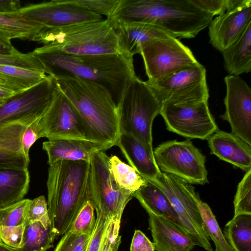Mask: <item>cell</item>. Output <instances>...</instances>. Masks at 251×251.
Instances as JSON below:
<instances>
[{"label":"cell","instance_id":"obj_1","mask_svg":"<svg viewBox=\"0 0 251 251\" xmlns=\"http://www.w3.org/2000/svg\"><path fill=\"white\" fill-rule=\"evenodd\" d=\"M33 52L50 69L52 76H73L96 82L110 91L116 104L128 82L136 75L133 57L124 53L74 55L46 45Z\"/></svg>","mask_w":251,"mask_h":251},{"label":"cell","instance_id":"obj_2","mask_svg":"<svg viewBox=\"0 0 251 251\" xmlns=\"http://www.w3.org/2000/svg\"><path fill=\"white\" fill-rule=\"evenodd\" d=\"M57 86L80 115L87 140L109 149L117 146L121 132L117 104L110 91L93 81L53 75Z\"/></svg>","mask_w":251,"mask_h":251},{"label":"cell","instance_id":"obj_3","mask_svg":"<svg viewBox=\"0 0 251 251\" xmlns=\"http://www.w3.org/2000/svg\"><path fill=\"white\" fill-rule=\"evenodd\" d=\"M47 186L50 230L55 239L69 230L90 200V162L60 160L50 165Z\"/></svg>","mask_w":251,"mask_h":251},{"label":"cell","instance_id":"obj_4","mask_svg":"<svg viewBox=\"0 0 251 251\" xmlns=\"http://www.w3.org/2000/svg\"><path fill=\"white\" fill-rule=\"evenodd\" d=\"M109 19L152 25L175 38L189 39L208 26L213 16L190 0H121Z\"/></svg>","mask_w":251,"mask_h":251},{"label":"cell","instance_id":"obj_5","mask_svg":"<svg viewBox=\"0 0 251 251\" xmlns=\"http://www.w3.org/2000/svg\"><path fill=\"white\" fill-rule=\"evenodd\" d=\"M36 42L70 54L123 53L109 18L59 28H45Z\"/></svg>","mask_w":251,"mask_h":251},{"label":"cell","instance_id":"obj_6","mask_svg":"<svg viewBox=\"0 0 251 251\" xmlns=\"http://www.w3.org/2000/svg\"><path fill=\"white\" fill-rule=\"evenodd\" d=\"M117 106L121 133L133 135L153 152L152 125L162 102L153 88L135 75L127 83Z\"/></svg>","mask_w":251,"mask_h":251},{"label":"cell","instance_id":"obj_7","mask_svg":"<svg viewBox=\"0 0 251 251\" xmlns=\"http://www.w3.org/2000/svg\"><path fill=\"white\" fill-rule=\"evenodd\" d=\"M159 188L167 197L176 212L183 227L196 246L206 251H213L210 239L202 228V222L197 200L199 194L187 181L173 175L161 173L153 180L146 179Z\"/></svg>","mask_w":251,"mask_h":251},{"label":"cell","instance_id":"obj_8","mask_svg":"<svg viewBox=\"0 0 251 251\" xmlns=\"http://www.w3.org/2000/svg\"><path fill=\"white\" fill-rule=\"evenodd\" d=\"M153 154L161 172L175 176L190 184L208 183L206 157L189 140L163 142L153 150Z\"/></svg>","mask_w":251,"mask_h":251},{"label":"cell","instance_id":"obj_9","mask_svg":"<svg viewBox=\"0 0 251 251\" xmlns=\"http://www.w3.org/2000/svg\"><path fill=\"white\" fill-rule=\"evenodd\" d=\"M140 54L148 78L146 82L149 85L199 62L190 49L174 37L151 43L141 50Z\"/></svg>","mask_w":251,"mask_h":251},{"label":"cell","instance_id":"obj_10","mask_svg":"<svg viewBox=\"0 0 251 251\" xmlns=\"http://www.w3.org/2000/svg\"><path fill=\"white\" fill-rule=\"evenodd\" d=\"M109 158L104 151H99L90 159V201L96 214L106 217L122 216L133 197L116 184L110 173Z\"/></svg>","mask_w":251,"mask_h":251},{"label":"cell","instance_id":"obj_11","mask_svg":"<svg viewBox=\"0 0 251 251\" xmlns=\"http://www.w3.org/2000/svg\"><path fill=\"white\" fill-rule=\"evenodd\" d=\"M167 129L189 139L207 140L218 130L208 101L162 103L160 113Z\"/></svg>","mask_w":251,"mask_h":251},{"label":"cell","instance_id":"obj_12","mask_svg":"<svg viewBox=\"0 0 251 251\" xmlns=\"http://www.w3.org/2000/svg\"><path fill=\"white\" fill-rule=\"evenodd\" d=\"M206 76L205 67L198 62L150 85L162 103L179 104L208 101L209 90Z\"/></svg>","mask_w":251,"mask_h":251},{"label":"cell","instance_id":"obj_13","mask_svg":"<svg viewBox=\"0 0 251 251\" xmlns=\"http://www.w3.org/2000/svg\"><path fill=\"white\" fill-rule=\"evenodd\" d=\"M55 88L53 77L49 75L37 84L10 98L0 106V128L43 117L52 101Z\"/></svg>","mask_w":251,"mask_h":251},{"label":"cell","instance_id":"obj_14","mask_svg":"<svg viewBox=\"0 0 251 251\" xmlns=\"http://www.w3.org/2000/svg\"><path fill=\"white\" fill-rule=\"evenodd\" d=\"M8 14L46 28H59L102 20V16L71 5L66 0L31 3L21 6L17 11Z\"/></svg>","mask_w":251,"mask_h":251},{"label":"cell","instance_id":"obj_15","mask_svg":"<svg viewBox=\"0 0 251 251\" xmlns=\"http://www.w3.org/2000/svg\"><path fill=\"white\" fill-rule=\"evenodd\" d=\"M41 118L0 128V167L28 168L29 150L38 139L43 137Z\"/></svg>","mask_w":251,"mask_h":251},{"label":"cell","instance_id":"obj_16","mask_svg":"<svg viewBox=\"0 0 251 251\" xmlns=\"http://www.w3.org/2000/svg\"><path fill=\"white\" fill-rule=\"evenodd\" d=\"M40 124L43 137L49 140H87V130L80 115L57 85L52 101L40 119Z\"/></svg>","mask_w":251,"mask_h":251},{"label":"cell","instance_id":"obj_17","mask_svg":"<svg viewBox=\"0 0 251 251\" xmlns=\"http://www.w3.org/2000/svg\"><path fill=\"white\" fill-rule=\"evenodd\" d=\"M224 81L226 109L220 117L228 122L231 133L251 146V89L237 75H229Z\"/></svg>","mask_w":251,"mask_h":251},{"label":"cell","instance_id":"obj_18","mask_svg":"<svg viewBox=\"0 0 251 251\" xmlns=\"http://www.w3.org/2000/svg\"><path fill=\"white\" fill-rule=\"evenodd\" d=\"M251 23V0L218 15L209 26V42L222 52L241 34Z\"/></svg>","mask_w":251,"mask_h":251},{"label":"cell","instance_id":"obj_19","mask_svg":"<svg viewBox=\"0 0 251 251\" xmlns=\"http://www.w3.org/2000/svg\"><path fill=\"white\" fill-rule=\"evenodd\" d=\"M110 19L122 52L132 57L140 54L144 47L155 40L174 37L169 32L152 25Z\"/></svg>","mask_w":251,"mask_h":251},{"label":"cell","instance_id":"obj_20","mask_svg":"<svg viewBox=\"0 0 251 251\" xmlns=\"http://www.w3.org/2000/svg\"><path fill=\"white\" fill-rule=\"evenodd\" d=\"M148 213L149 229L156 251H191L196 246L182 226L166 217Z\"/></svg>","mask_w":251,"mask_h":251},{"label":"cell","instance_id":"obj_21","mask_svg":"<svg viewBox=\"0 0 251 251\" xmlns=\"http://www.w3.org/2000/svg\"><path fill=\"white\" fill-rule=\"evenodd\" d=\"M207 140L211 154L246 172L251 169V146L239 137L218 130Z\"/></svg>","mask_w":251,"mask_h":251},{"label":"cell","instance_id":"obj_22","mask_svg":"<svg viewBox=\"0 0 251 251\" xmlns=\"http://www.w3.org/2000/svg\"><path fill=\"white\" fill-rule=\"evenodd\" d=\"M43 149L47 153L50 166L60 160L90 162L95 152L105 151L107 148L87 140L61 138L44 142Z\"/></svg>","mask_w":251,"mask_h":251},{"label":"cell","instance_id":"obj_23","mask_svg":"<svg viewBox=\"0 0 251 251\" xmlns=\"http://www.w3.org/2000/svg\"><path fill=\"white\" fill-rule=\"evenodd\" d=\"M117 146L130 165L145 179H154L161 174L153 152L133 135L121 133Z\"/></svg>","mask_w":251,"mask_h":251},{"label":"cell","instance_id":"obj_24","mask_svg":"<svg viewBox=\"0 0 251 251\" xmlns=\"http://www.w3.org/2000/svg\"><path fill=\"white\" fill-rule=\"evenodd\" d=\"M122 216L106 217L97 214L96 223L85 251H117Z\"/></svg>","mask_w":251,"mask_h":251},{"label":"cell","instance_id":"obj_25","mask_svg":"<svg viewBox=\"0 0 251 251\" xmlns=\"http://www.w3.org/2000/svg\"><path fill=\"white\" fill-rule=\"evenodd\" d=\"M29 181L28 168L0 167V208L23 200Z\"/></svg>","mask_w":251,"mask_h":251},{"label":"cell","instance_id":"obj_26","mask_svg":"<svg viewBox=\"0 0 251 251\" xmlns=\"http://www.w3.org/2000/svg\"><path fill=\"white\" fill-rule=\"evenodd\" d=\"M224 66L230 75L239 76L251 70V23L222 52Z\"/></svg>","mask_w":251,"mask_h":251},{"label":"cell","instance_id":"obj_27","mask_svg":"<svg viewBox=\"0 0 251 251\" xmlns=\"http://www.w3.org/2000/svg\"><path fill=\"white\" fill-rule=\"evenodd\" d=\"M146 181L145 184L134 193L133 197L138 200L147 213L166 217L182 226L180 218L166 195L155 185Z\"/></svg>","mask_w":251,"mask_h":251},{"label":"cell","instance_id":"obj_28","mask_svg":"<svg viewBox=\"0 0 251 251\" xmlns=\"http://www.w3.org/2000/svg\"><path fill=\"white\" fill-rule=\"evenodd\" d=\"M48 75L43 72L0 65V78L7 88L17 93L32 87Z\"/></svg>","mask_w":251,"mask_h":251},{"label":"cell","instance_id":"obj_29","mask_svg":"<svg viewBox=\"0 0 251 251\" xmlns=\"http://www.w3.org/2000/svg\"><path fill=\"white\" fill-rule=\"evenodd\" d=\"M223 234L234 251H251V215L233 216L226 225Z\"/></svg>","mask_w":251,"mask_h":251},{"label":"cell","instance_id":"obj_30","mask_svg":"<svg viewBox=\"0 0 251 251\" xmlns=\"http://www.w3.org/2000/svg\"><path fill=\"white\" fill-rule=\"evenodd\" d=\"M112 176L117 186L126 193L132 195L146 183V180L130 165L121 161L116 155L109 158Z\"/></svg>","mask_w":251,"mask_h":251},{"label":"cell","instance_id":"obj_31","mask_svg":"<svg viewBox=\"0 0 251 251\" xmlns=\"http://www.w3.org/2000/svg\"><path fill=\"white\" fill-rule=\"evenodd\" d=\"M45 27L8 14H0V34L10 39H26L36 42Z\"/></svg>","mask_w":251,"mask_h":251},{"label":"cell","instance_id":"obj_32","mask_svg":"<svg viewBox=\"0 0 251 251\" xmlns=\"http://www.w3.org/2000/svg\"><path fill=\"white\" fill-rule=\"evenodd\" d=\"M23 240L17 251H47L55 240L50 229L37 221L25 222Z\"/></svg>","mask_w":251,"mask_h":251},{"label":"cell","instance_id":"obj_33","mask_svg":"<svg viewBox=\"0 0 251 251\" xmlns=\"http://www.w3.org/2000/svg\"><path fill=\"white\" fill-rule=\"evenodd\" d=\"M197 202L202 219L203 231L213 241L215 251H234L225 238L216 217L208 204L203 202L200 196L197 198Z\"/></svg>","mask_w":251,"mask_h":251},{"label":"cell","instance_id":"obj_34","mask_svg":"<svg viewBox=\"0 0 251 251\" xmlns=\"http://www.w3.org/2000/svg\"><path fill=\"white\" fill-rule=\"evenodd\" d=\"M0 65L43 72L52 76L50 69L34 54L33 51L24 53L16 49L11 53L0 54Z\"/></svg>","mask_w":251,"mask_h":251},{"label":"cell","instance_id":"obj_35","mask_svg":"<svg viewBox=\"0 0 251 251\" xmlns=\"http://www.w3.org/2000/svg\"><path fill=\"white\" fill-rule=\"evenodd\" d=\"M30 201L29 199H23L0 208V227H13L24 224Z\"/></svg>","mask_w":251,"mask_h":251},{"label":"cell","instance_id":"obj_36","mask_svg":"<svg viewBox=\"0 0 251 251\" xmlns=\"http://www.w3.org/2000/svg\"><path fill=\"white\" fill-rule=\"evenodd\" d=\"M234 216L251 215V169L239 183L233 201Z\"/></svg>","mask_w":251,"mask_h":251},{"label":"cell","instance_id":"obj_37","mask_svg":"<svg viewBox=\"0 0 251 251\" xmlns=\"http://www.w3.org/2000/svg\"><path fill=\"white\" fill-rule=\"evenodd\" d=\"M73 5L106 18H111L118 8L121 0H66Z\"/></svg>","mask_w":251,"mask_h":251},{"label":"cell","instance_id":"obj_38","mask_svg":"<svg viewBox=\"0 0 251 251\" xmlns=\"http://www.w3.org/2000/svg\"><path fill=\"white\" fill-rule=\"evenodd\" d=\"M95 208L88 201L80 210L69 230L77 233H87L93 231L96 218Z\"/></svg>","mask_w":251,"mask_h":251},{"label":"cell","instance_id":"obj_39","mask_svg":"<svg viewBox=\"0 0 251 251\" xmlns=\"http://www.w3.org/2000/svg\"><path fill=\"white\" fill-rule=\"evenodd\" d=\"M201 11L212 15H220L242 4L245 0H190Z\"/></svg>","mask_w":251,"mask_h":251},{"label":"cell","instance_id":"obj_40","mask_svg":"<svg viewBox=\"0 0 251 251\" xmlns=\"http://www.w3.org/2000/svg\"><path fill=\"white\" fill-rule=\"evenodd\" d=\"M92 232L80 234L68 230L62 236L54 251H85Z\"/></svg>","mask_w":251,"mask_h":251},{"label":"cell","instance_id":"obj_41","mask_svg":"<svg viewBox=\"0 0 251 251\" xmlns=\"http://www.w3.org/2000/svg\"><path fill=\"white\" fill-rule=\"evenodd\" d=\"M34 221L39 222L46 228L50 229L47 201L44 196L31 200L25 222Z\"/></svg>","mask_w":251,"mask_h":251},{"label":"cell","instance_id":"obj_42","mask_svg":"<svg viewBox=\"0 0 251 251\" xmlns=\"http://www.w3.org/2000/svg\"><path fill=\"white\" fill-rule=\"evenodd\" d=\"M25 224L13 227H0V242L17 250L22 246Z\"/></svg>","mask_w":251,"mask_h":251},{"label":"cell","instance_id":"obj_43","mask_svg":"<svg viewBox=\"0 0 251 251\" xmlns=\"http://www.w3.org/2000/svg\"><path fill=\"white\" fill-rule=\"evenodd\" d=\"M155 246L145 234L135 230L131 241L130 251H155Z\"/></svg>","mask_w":251,"mask_h":251},{"label":"cell","instance_id":"obj_44","mask_svg":"<svg viewBox=\"0 0 251 251\" xmlns=\"http://www.w3.org/2000/svg\"><path fill=\"white\" fill-rule=\"evenodd\" d=\"M21 7L18 0H0V14H8L17 11Z\"/></svg>","mask_w":251,"mask_h":251},{"label":"cell","instance_id":"obj_45","mask_svg":"<svg viewBox=\"0 0 251 251\" xmlns=\"http://www.w3.org/2000/svg\"><path fill=\"white\" fill-rule=\"evenodd\" d=\"M16 50L10 39L0 34V54L11 53Z\"/></svg>","mask_w":251,"mask_h":251},{"label":"cell","instance_id":"obj_46","mask_svg":"<svg viewBox=\"0 0 251 251\" xmlns=\"http://www.w3.org/2000/svg\"><path fill=\"white\" fill-rule=\"evenodd\" d=\"M18 93H19L16 92L8 88L0 86V106Z\"/></svg>","mask_w":251,"mask_h":251},{"label":"cell","instance_id":"obj_47","mask_svg":"<svg viewBox=\"0 0 251 251\" xmlns=\"http://www.w3.org/2000/svg\"><path fill=\"white\" fill-rule=\"evenodd\" d=\"M0 251H17L0 242Z\"/></svg>","mask_w":251,"mask_h":251},{"label":"cell","instance_id":"obj_48","mask_svg":"<svg viewBox=\"0 0 251 251\" xmlns=\"http://www.w3.org/2000/svg\"><path fill=\"white\" fill-rule=\"evenodd\" d=\"M0 86H4V87H7L4 82L0 78Z\"/></svg>","mask_w":251,"mask_h":251},{"label":"cell","instance_id":"obj_49","mask_svg":"<svg viewBox=\"0 0 251 251\" xmlns=\"http://www.w3.org/2000/svg\"></svg>","mask_w":251,"mask_h":251}]
</instances>
